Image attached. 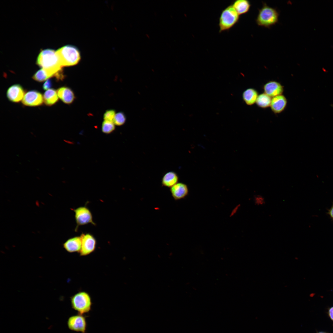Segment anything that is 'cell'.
Wrapping results in <instances>:
<instances>
[{"instance_id":"1","label":"cell","mask_w":333,"mask_h":333,"mask_svg":"<svg viewBox=\"0 0 333 333\" xmlns=\"http://www.w3.org/2000/svg\"><path fill=\"white\" fill-rule=\"evenodd\" d=\"M37 64L57 80L64 77L62 70L63 67L56 51L47 49L42 51L37 60Z\"/></svg>"},{"instance_id":"2","label":"cell","mask_w":333,"mask_h":333,"mask_svg":"<svg viewBox=\"0 0 333 333\" xmlns=\"http://www.w3.org/2000/svg\"><path fill=\"white\" fill-rule=\"evenodd\" d=\"M279 15L276 9L264 3L258 10L256 22L260 26L269 28L278 22Z\"/></svg>"},{"instance_id":"3","label":"cell","mask_w":333,"mask_h":333,"mask_svg":"<svg viewBox=\"0 0 333 333\" xmlns=\"http://www.w3.org/2000/svg\"><path fill=\"white\" fill-rule=\"evenodd\" d=\"M240 15L232 5L228 6L221 11L219 21V32L229 30L239 20Z\"/></svg>"},{"instance_id":"4","label":"cell","mask_w":333,"mask_h":333,"mask_svg":"<svg viewBox=\"0 0 333 333\" xmlns=\"http://www.w3.org/2000/svg\"><path fill=\"white\" fill-rule=\"evenodd\" d=\"M72 308L78 314L83 315L89 312L91 309L92 302L91 297L87 292L80 291L70 297Z\"/></svg>"},{"instance_id":"5","label":"cell","mask_w":333,"mask_h":333,"mask_svg":"<svg viewBox=\"0 0 333 333\" xmlns=\"http://www.w3.org/2000/svg\"><path fill=\"white\" fill-rule=\"evenodd\" d=\"M63 67L73 66L80 59V55L77 48L71 45L63 47L56 51Z\"/></svg>"},{"instance_id":"6","label":"cell","mask_w":333,"mask_h":333,"mask_svg":"<svg viewBox=\"0 0 333 333\" xmlns=\"http://www.w3.org/2000/svg\"><path fill=\"white\" fill-rule=\"evenodd\" d=\"M71 209L75 213V218L76 226L75 229L77 232L80 226L91 224L94 226L96 223L93 221L92 214L89 208L86 205L80 206L76 209Z\"/></svg>"},{"instance_id":"7","label":"cell","mask_w":333,"mask_h":333,"mask_svg":"<svg viewBox=\"0 0 333 333\" xmlns=\"http://www.w3.org/2000/svg\"><path fill=\"white\" fill-rule=\"evenodd\" d=\"M81 239V247L79 253L80 256H87L96 249L97 240L94 236L89 233H82L80 235Z\"/></svg>"},{"instance_id":"8","label":"cell","mask_w":333,"mask_h":333,"mask_svg":"<svg viewBox=\"0 0 333 333\" xmlns=\"http://www.w3.org/2000/svg\"><path fill=\"white\" fill-rule=\"evenodd\" d=\"M67 325L71 330L82 333H85L87 323L85 316L78 314L70 316L67 321Z\"/></svg>"},{"instance_id":"9","label":"cell","mask_w":333,"mask_h":333,"mask_svg":"<svg viewBox=\"0 0 333 333\" xmlns=\"http://www.w3.org/2000/svg\"><path fill=\"white\" fill-rule=\"evenodd\" d=\"M43 101V97L40 92L35 90H31L25 93L22 101V103L26 106H36L42 105Z\"/></svg>"},{"instance_id":"10","label":"cell","mask_w":333,"mask_h":333,"mask_svg":"<svg viewBox=\"0 0 333 333\" xmlns=\"http://www.w3.org/2000/svg\"><path fill=\"white\" fill-rule=\"evenodd\" d=\"M25 91L20 84H16L10 86L7 89L6 96L8 99L13 102L17 103L23 99Z\"/></svg>"},{"instance_id":"11","label":"cell","mask_w":333,"mask_h":333,"mask_svg":"<svg viewBox=\"0 0 333 333\" xmlns=\"http://www.w3.org/2000/svg\"><path fill=\"white\" fill-rule=\"evenodd\" d=\"M263 89L264 93L272 98L282 94L284 91L283 86L280 83L274 80L265 84Z\"/></svg>"},{"instance_id":"12","label":"cell","mask_w":333,"mask_h":333,"mask_svg":"<svg viewBox=\"0 0 333 333\" xmlns=\"http://www.w3.org/2000/svg\"><path fill=\"white\" fill-rule=\"evenodd\" d=\"M171 195L175 200H179L185 198L188 194V189L185 184L178 183L170 189Z\"/></svg>"},{"instance_id":"13","label":"cell","mask_w":333,"mask_h":333,"mask_svg":"<svg viewBox=\"0 0 333 333\" xmlns=\"http://www.w3.org/2000/svg\"><path fill=\"white\" fill-rule=\"evenodd\" d=\"M80 236H76L68 239L63 245L64 249L69 253H79L81 249Z\"/></svg>"},{"instance_id":"14","label":"cell","mask_w":333,"mask_h":333,"mask_svg":"<svg viewBox=\"0 0 333 333\" xmlns=\"http://www.w3.org/2000/svg\"><path fill=\"white\" fill-rule=\"evenodd\" d=\"M287 104L286 98L281 94L272 98L270 107L274 113L278 114L284 110Z\"/></svg>"},{"instance_id":"15","label":"cell","mask_w":333,"mask_h":333,"mask_svg":"<svg viewBox=\"0 0 333 333\" xmlns=\"http://www.w3.org/2000/svg\"><path fill=\"white\" fill-rule=\"evenodd\" d=\"M56 91L58 97L65 104H71L75 98L73 91L69 87H62L58 88Z\"/></svg>"},{"instance_id":"16","label":"cell","mask_w":333,"mask_h":333,"mask_svg":"<svg viewBox=\"0 0 333 333\" xmlns=\"http://www.w3.org/2000/svg\"><path fill=\"white\" fill-rule=\"evenodd\" d=\"M258 93L254 88H249L246 89L242 93V97L245 103L248 105H251L256 103Z\"/></svg>"},{"instance_id":"17","label":"cell","mask_w":333,"mask_h":333,"mask_svg":"<svg viewBox=\"0 0 333 333\" xmlns=\"http://www.w3.org/2000/svg\"><path fill=\"white\" fill-rule=\"evenodd\" d=\"M179 177L175 172L170 171L165 173L162 178L161 183L162 186L171 188L178 183Z\"/></svg>"},{"instance_id":"18","label":"cell","mask_w":333,"mask_h":333,"mask_svg":"<svg viewBox=\"0 0 333 333\" xmlns=\"http://www.w3.org/2000/svg\"><path fill=\"white\" fill-rule=\"evenodd\" d=\"M231 5L239 15L248 12L251 6L250 2L247 0H236Z\"/></svg>"},{"instance_id":"19","label":"cell","mask_w":333,"mask_h":333,"mask_svg":"<svg viewBox=\"0 0 333 333\" xmlns=\"http://www.w3.org/2000/svg\"><path fill=\"white\" fill-rule=\"evenodd\" d=\"M57 91L53 88L47 90L44 93L43 100L47 106H51L56 104L58 101Z\"/></svg>"},{"instance_id":"20","label":"cell","mask_w":333,"mask_h":333,"mask_svg":"<svg viewBox=\"0 0 333 333\" xmlns=\"http://www.w3.org/2000/svg\"><path fill=\"white\" fill-rule=\"evenodd\" d=\"M272 98L264 92L258 95L256 103L258 107L266 108L270 106Z\"/></svg>"},{"instance_id":"21","label":"cell","mask_w":333,"mask_h":333,"mask_svg":"<svg viewBox=\"0 0 333 333\" xmlns=\"http://www.w3.org/2000/svg\"><path fill=\"white\" fill-rule=\"evenodd\" d=\"M52 76L43 68L37 71L33 76L32 78L39 82H43Z\"/></svg>"},{"instance_id":"22","label":"cell","mask_w":333,"mask_h":333,"mask_svg":"<svg viewBox=\"0 0 333 333\" xmlns=\"http://www.w3.org/2000/svg\"><path fill=\"white\" fill-rule=\"evenodd\" d=\"M115 125L113 121L104 120L102 124L101 130L102 132L106 134L111 133L115 129Z\"/></svg>"},{"instance_id":"23","label":"cell","mask_w":333,"mask_h":333,"mask_svg":"<svg viewBox=\"0 0 333 333\" xmlns=\"http://www.w3.org/2000/svg\"><path fill=\"white\" fill-rule=\"evenodd\" d=\"M126 120V117L125 115L123 112H120L116 114L113 122L115 125L121 126L125 123Z\"/></svg>"},{"instance_id":"24","label":"cell","mask_w":333,"mask_h":333,"mask_svg":"<svg viewBox=\"0 0 333 333\" xmlns=\"http://www.w3.org/2000/svg\"><path fill=\"white\" fill-rule=\"evenodd\" d=\"M253 200L254 204L258 206L263 205L265 203V198L261 195H255Z\"/></svg>"},{"instance_id":"25","label":"cell","mask_w":333,"mask_h":333,"mask_svg":"<svg viewBox=\"0 0 333 333\" xmlns=\"http://www.w3.org/2000/svg\"><path fill=\"white\" fill-rule=\"evenodd\" d=\"M115 111L113 109H109L106 111L104 114V120L113 121L115 115Z\"/></svg>"},{"instance_id":"26","label":"cell","mask_w":333,"mask_h":333,"mask_svg":"<svg viewBox=\"0 0 333 333\" xmlns=\"http://www.w3.org/2000/svg\"><path fill=\"white\" fill-rule=\"evenodd\" d=\"M52 85V81L49 79L47 80L43 85V89L44 90L49 89Z\"/></svg>"},{"instance_id":"27","label":"cell","mask_w":333,"mask_h":333,"mask_svg":"<svg viewBox=\"0 0 333 333\" xmlns=\"http://www.w3.org/2000/svg\"><path fill=\"white\" fill-rule=\"evenodd\" d=\"M327 213L329 215L330 218L333 220V203L330 209L328 210Z\"/></svg>"},{"instance_id":"28","label":"cell","mask_w":333,"mask_h":333,"mask_svg":"<svg viewBox=\"0 0 333 333\" xmlns=\"http://www.w3.org/2000/svg\"><path fill=\"white\" fill-rule=\"evenodd\" d=\"M328 314L330 318L333 321V307L329 309Z\"/></svg>"},{"instance_id":"29","label":"cell","mask_w":333,"mask_h":333,"mask_svg":"<svg viewBox=\"0 0 333 333\" xmlns=\"http://www.w3.org/2000/svg\"><path fill=\"white\" fill-rule=\"evenodd\" d=\"M318 333H327L323 332H318Z\"/></svg>"}]
</instances>
